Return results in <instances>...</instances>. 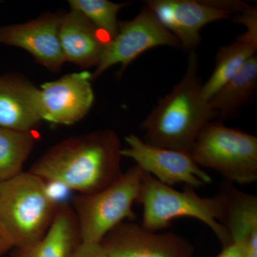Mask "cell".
Instances as JSON below:
<instances>
[{
  "mask_svg": "<svg viewBox=\"0 0 257 257\" xmlns=\"http://www.w3.org/2000/svg\"><path fill=\"white\" fill-rule=\"evenodd\" d=\"M121 149L114 132H94L52 147L29 172L45 182L60 184L82 194H94L122 175Z\"/></svg>",
  "mask_w": 257,
  "mask_h": 257,
  "instance_id": "6da1fadb",
  "label": "cell"
},
{
  "mask_svg": "<svg viewBox=\"0 0 257 257\" xmlns=\"http://www.w3.org/2000/svg\"><path fill=\"white\" fill-rule=\"evenodd\" d=\"M198 67L197 55L193 51L183 77L142 124L146 143L191 152L206 125L215 118L209 101L202 95Z\"/></svg>",
  "mask_w": 257,
  "mask_h": 257,
  "instance_id": "7a4b0ae2",
  "label": "cell"
},
{
  "mask_svg": "<svg viewBox=\"0 0 257 257\" xmlns=\"http://www.w3.org/2000/svg\"><path fill=\"white\" fill-rule=\"evenodd\" d=\"M57 208L46 182L23 172L0 184V232L13 248L30 246L46 234Z\"/></svg>",
  "mask_w": 257,
  "mask_h": 257,
  "instance_id": "3957f363",
  "label": "cell"
},
{
  "mask_svg": "<svg viewBox=\"0 0 257 257\" xmlns=\"http://www.w3.org/2000/svg\"><path fill=\"white\" fill-rule=\"evenodd\" d=\"M137 203L143 207L144 227L160 231L170 227L179 218H193L207 225L223 246L229 244L227 231L221 224L224 217V204L220 193L204 197L193 187L185 186L179 191L162 183L145 173Z\"/></svg>",
  "mask_w": 257,
  "mask_h": 257,
  "instance_id": "277c9868",
  "label": "cell"
},
{
  "mask_svg": "<svg viewBox=\"0 0 257 257\" xmlns=\"http://www.w3.org/2000/svg\"><path fill=\"white\" fill-rule=\"evenodd\" d=\"M144 172L135 165L106 188L74 199V214L81 241L100 243L111 229L125 221H135L137 203Z\"/></svg>",
  "mask_w": 257,
  "mask_h": 257,
  "instance_id": "5b68a950",
  "label": "cell"
},
{
  "mask_svg": "<svg viewBox=\"0 0 257 257\" xmlns=\"http://www.w3.org/2000/svg\"><path fill=\"white\" fill-rule=\"evenodd\" d=\"M190 154L199 167L216 171L231 183L257 182V138L243 130L211 121Z\"/></svg>",
  "mask_w": 257,
  "mask_h": 257,
  "instance_id": "8992f818",
  "label": "cell"
},
{
  "mask_svg": "<svg viewBox=\"0 0 257 257\" xmlns=\"http://www.w3.org/2000/svg\"><path fill=\"white\" fill-rule=\"evenodd\" d=\"M160 46L177 48L180 45L155 13L145 7L133 20L119 22L117 34L106 46L92 79L116 64L126 68L144 52Z\"/></svg>",
  "mask_w": 257,
  "mask_h": 257,
  "instance_id": "52a82bcc",
  "label": "cell"
},
{
  "mask_svg": "<svg viewBox=\"0 0 257 257\" xmlns=\"http://www.w3.org/2000/svg\"><path fill=\"white\" fill-rule=\"evenodd\" d=\"M127 147L121 157L131 159L148 175L167 185L184 184L199 189L212 182L210 175L196 163L190 152L154 146L135 134L125 138Z\"/></svg>",
  "mask_w": 257,
  "mask_h": 257,
  "instance_id": "ba28073f",
  "label": "cell"
},
{
  "mask_svg": "<svg viewBox=\"0 0 257 257\" xmlns=\"http://www.w3.org/2000/svg\"><path fill=\"white\" fill-rule=\"evenodd\" d=\"M107 257H194L195 248L184 236L144 227L125 221L101 241Z\"/></svg>",
  "mask_w": 257,
  "mask_h": 257,
  "instance_id": "9c48e42d",
  "label": "cell"
},
{
  "mask_svg": "<svg viewBox=\"0 0 257 257\" xmlns=\"http://www.w3.org/2000/svg\"><path fill=\"white\" fill-rule=\"evenodd\" d=\"M91 80L92 74L81 72L42 84L39 94L42 120L70 125L84 118L94 100Z\"/></svg>",
  "mask_w": 257,
  "mask_h": 257,
  "instance_id": "30bf717a",
  "label": "cell"
},
{
  "mask_svg": "<svg viewBox=\"0 0 257 257\" xmlns=\"http://www.w3.org/2000/svg\"><path fill=\"white\" fill-rule=\"evenodd\" d=\"M145 3L165 28L175 35L180 47L189 52L199 45L200 32L205 25L231 16L211 1L147 0Z\"/></svg>",
  "mask_w": 257,
  "mask_h": 257,
  "instance_id": "8fae6325",
  "label": "cell"
},
{
  "mask_svg": "<svg viewBox=\"0 0 257 257\" xmlns=\"http://www.w3.org/2000/svg\"><path fill=\"white\" fill-rule=\"evenodd\" d=\"M60 19L45 15L28 23L0 27V44L23 48L47 69L57 72L65 62L59 39Z\"/></svg>",
  "mask_w": 257,
  "mask_h": 257,
  "instance_id": "7c38bea8",
  "label": "cell"
},
{
  "mask_svg": "<svg viewBox=\"0 0 257 257\" xmlns=\"http://www.w3.org/2000/svg\"><path fill=\"white\" fill-rule=\"evenodd\" d=\"M59 39L64 60L82 67L97 66L109 37L78 11L61 17Z\"/></svg>",
  "mask_w": 257,
  "mask_h": 257,
  "instance_id": "4fadbf2b",
  "label": "cell"
},
{
  "mask_svg": "<svg viewBox=\"0 0 257 257\" xmlns=\"http://www.w3.org/2000/svg\"><path fill=\"white\" fill-rule=\"evenodd\" d=\"M40 89L13 75L0 77V127L30 132L42 120Z\"/></svg>",
  "mask_w": 257,
  "mask_h": 257,
  "instance_id": "5bb4252c",
  "label": "cell"
},
{
  "mask_svg": "<svg viewBox=\"0 0 257 257\" xmlns=\"http://www.w3.org/2000/svg\"><path fill=\"white\" fill-rule=\"evenodd\" d=\"M224 204V225L230 242L244 244L247 257H257V197L226 181L220 189Z\"/></svg>",
  "mask_w": 257,
  "mask_h": 257,
  "instance_id": "9a60e30c",
  "label": "cell"
},
{
  "mask_svg": "<svg viewBox=\"0 0 257 257\" xmlns=\"http://www.w3.org/2000/svg\"><path fill=\"white\" fill-rule=\"evenodd\" d=\"M80 241L73 209L64 204L57 207L46 234L30 246L15 248L13 257H70Z\"/></svg>",
  "mask_w": 257,
  "mask_h": 257,
  "instance_id": "2e32d148",
  "label": "cell"
},
{
  "mask_svg": "<svg viewBox=\"0 0 257 257\" xmlns=\"http://www.w3.org/2000/svg\"><path fill=\"white\" fill-rule=\"evenodd\" d=\"M257 50V33L246 31L227 46L220 47L216 56L214 69L207 82L202 84V95L209 99L236 75Z\"/></svg>",
  "mask_w": 257,
  "mask_h": 257,
  "instance_id": "e0dca14e",
  "label": "cell"
},
{
  "mask_svg": "<svg viewBox=\"0 0 257 257\" xmlns=\"http://www.w3.org/2000/svg\"><path fill=\"white\" fill-rule=\"evenodd\" d=\"M256 87L257 56L254 55L208 100L215 118L226 120L237 114L254 95Z\"/></svg>",
  "mask_w": 257,
  "mask_h": 257,
  "instance_id": "ac0fdd59",
  "label": "cell"
},
{
  "mask_svg": "<svg viewBox=\"0 0 257 257\" xmlns=\"http://www.w3.org/2000/svg\"><path fill=\"white\" fill-rule=\"evenodd\" d=\"M35 141L32 131L0 127V182L23 172L24 163L31 153Z\"/></svg>",
  "mask_w": 257,
  "mask_h": 257,
  "instance_id": "d6986e66",
  "label": "cell"
},
{
  "mask_svg": "<svg viewBox=\"0 0 257 257\" xmlns=\"http://www.w3.org/2000/svg\"><path fill=\"white\" fill-rule=\"evenodd\" d=\"M72 10L82 13L111 40L118 32V13L127 3H114L107 0H70Z\"/></svg>",
  "mask_w": 257,
  "mask_h": 257,
  "instance_id": "ffe728a7",
  "label": "cell"
},
{
  "mask_svg": "<svg viewBox=\"0 0 257 257\" xmlns=\"http://www.w3.org/2000/svg\"><path fill=\"white\" fill-rule=\"evenodd\" d=\"M70 257H107L100 243L80 241Z\"/></svg>",
  "mask_w": 257,
  "mask_h": 257,
  "instance_id": "44dd1931",
  "label": "cell"
},
{
  "mask_svg": "<svg viewBox=\"0 0 257 257\" xmlns=\"http://www.w3.org/2000/svg\"><path fill=\"white\" fill-rule=\"evenodd\" d=\"M216 257H247V249L243 243L230 242Z\"/></svg>",
  "mask_w": 257,
  "mask_h": 257,
  "instance_id": "7402d4cb",
  "label": "cell"
},
{
  "mask_svg": "<svg viewBox=\"0 0 257 257\" xmlns=\"http://www.w3.org/2000/svg\"><path fill=\"white\" fill-rule=\"evenodd\" d=\"M11 248H13L12 245L10 244L8 239L5 237L4 235L0 232V255L6 252L7 251H8Z\"/></svg>",
  "mask_w": 257,
  "mask_h": 257,
  "instance_id": "603a6c76",
  "label": "cell"
},
{
  "mask_svg": "<svg viewBox=\"0 0 257 257\" xmlns=\"http://www.w3.org/2000/svg\"><path fill=\"white\" fill-rule=\"evenodd\" d=\"M0 184H1V182H0Z\"/></svg>",
  "mask_w": 257,
  "mask_h": 257,
  "instance_id": "cb8c5ba5",
  "label": "cell"
}]
</instances>
